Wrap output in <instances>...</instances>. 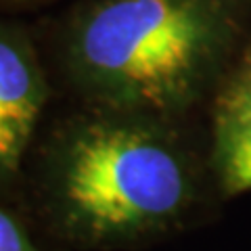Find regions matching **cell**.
<instances>
[{
  "label": "cell",
  "mask_w": 251,
  "mask_h": 251,
  "mask_svg": "<svg viewBox=\"0 0 251 251\" xmlns=\"http://www.w3.org/2000/svg\"><path fill=\"white\" fill-rule=\"evenodd\" d=\"M226 42L216 0H99L69 21L63 59L92 107L157 117L199 97Z\"/></svg>",
  "instance_id": "1"
},
{
  "label": "cell",
  "mask_w": 251,
  "mask_h": 251,
  "mask_svg": "<svg viewBox=\"0 0 251 251\" xmlns=\"http://www.w3.org/2000/svg\"><path fill=\"white\" fill-rule=\"evenodd\" d=\"M214 163L226 193L251 191V65L243 67L218 99Z\"/></svg>",
  "instance_id": "4"
},
{
  "label": "cell",
  "mask_w": 251,
  "mask_h": 251,
  "mask_svg": "<svg viewBox=\"0 0 251 251\" xmlns=\"http://www.w3.org/2000/svg\"><path fill=\"white\" fill-rule=\"evenodd\" d=\"M44 188L69 239L109 245L178 218L191 201L193 176L182 151L151 117L92 107L52 134Z\"/></svg>",
  "instance_id": "2"
},
{
  "label": "cell",
  "mask_w": 251,
  "mask_h": 251,
  "mask_svg": "<svg viewBox=\"0 0 251 251\" xmlns=\"http://www.w3.org/2000/svg\"><path fill=\"white\" fill-rule=\"evenodd\" d=\"M49 103V82L23 31L0 23V182L21 170Z\"/></svg>",
  "instance_id": "3"
},
{
  "label": "cell",
  "mask_w": 251,
  "mask_h": 251,
  "mask_svg": "<svg viewBox=\"0 0 251 251\" xmlns=\"http://www.w3.org/2000/svg\"><path fill=\"white\" fill-rule=\"evenodd\" d=\"M0 251H40L13 214L0 207Z\"/></svg>",
  "instance_id": "5"
},
{
  "label": "cell",
  "mask_w": 251,
  "mask_h": 251,
  "mask_svg": "<svg viewBox=\"0 0 251 251\" xmlns=\"http://www.w3.org/2000/svg\"><path fill=\"white\" fill-rule=\"evenodd\" d=\"M247 65H251V59H249V63H247Z\"/></svg>",
  "instance_id": "6"
}]
</instances>
